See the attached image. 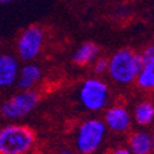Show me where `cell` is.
Returning <instances> with one entry per match:
<instances>
[{
	"label": "cell",
	"instance_id": "19",
	"mask_svg": "<svg viewBox=\"0 0 154 154\" xmlns=\"http://www.w3.org/2000/svg\"><path fill=\"white\" fill-rule=\"evenodd\" d=\"M11 2H14V0H0V4H8Z\"/></svg>",
	"mask_w": 154,
	"mask_h": 154
},
{
	"label": "cell",
	"instance_id": "12",
	"mask_svg": "<svg viewBox=\"0 0 154 154\" xmlns=\"http://www.w3.org/2000/svg\"><path fill=\"white\" fill-rule=\"evenodd\" d=\"M132 119L138 126H149L154 121V103L150 100L138 102L133 109Z\"/></svg>",
	"mask_w": 154,
	"mask_h": 154
},
{
	"label": "cell",
	"instance_id": "3",
	"mask_svg": "<svg viewBox=\"0 0 154 154\" xmlns=\"http://www.w3.org/2000/svg\"><path fill=\"white\" fill-rule=\"evenodd\" d=\"M41 102V94L34 89L21 91L11 94L0 103V119L8 122L18 121L31 115Z\"/></svg>",
	"mask_w": 154,
	"mask_h": 154
},
{
	"label": "cell",
	"instance_id": "13",
	"mask_svg": "<svg viewBox=\"0 0 154 154\" xmlns=\"http://www.w3.org/2000/svg\"><path fill=\"white\" fill-rule=\"evenodd\" d=\"M136 83L143 91H154V57L143 61L136 77Z\"/></svg>",
	"mask_w": 154,
	"mask_h": 154
},
{
	"label": "cell",
	"instance_id": "10",
	"mask_svg": "<svg viewBox=\"0 0 154 154\" xmlns=\"http://www.w3.org/2000/svg\"><path fill=\"white\" fill-rule=\"evenodd\" d=\"M127 148L132 154H150L152 136L143 130L133 131L127 138Z\"/></svg>",
	"mask_w": 154,
	"mask_h": 154
},
{
	"label": "cell",
	"instance_id": "4",
	"mask_svg": "<svg viewBox=\"0 0 154 154\" xmlns=\"http://www.w3.org/2000/svg\"><path fill=\"white\" fill-rule=\"evenodd\" d=\"M108 128L103 120L93 118L82 121L75 133V148L79 154H95L106 138Z\"/></svg>",
	"mask_w": 154,
	"mask_h": 154
},
{
	"label": "cell",
	"instance_id": "18",
	"mask_svg": "<svg viewBox=\"0 0 154 154\" xmlns=\"http://www.w3.org/2000/svg\"><path fill=\"white\" fill-rule=\"evenodd\" d=\"M152 136V149H150V154H154V131H153V133L150 134Z\"/></svg>",
	"mask_w": 154,
	"mask_h": 154
},
{
	"label": "cell",
	"instance_id": "5",
	"mask_svg": "<svg viewBox=\"0 0 154 154\" xmlns=\"http://www.w3.org/2000/svg\"><path fill=\"white\" fill-rule=\"evenodd\" d=\"M110 99L109 86L100 79H87L79 89V100L88 111L103 110Z\"/></svg>",
	"mask_w": 154,
	"mask_h": 154
},
{
	"label": "cell",
	"instance_id": "2",
	"mask_svg": "<svg viewBox=\"0 0 154 154\" xmlns=\"http://www.w3.org/2000/svg\"><path fill=\"white\" fill-rule=\"evenodd\" d=\"M143 65L140 53L124 48L115 51L108 59V73L110 79L118 85L127 86L136 81V77Z\"/></svg>",
	"mask_w": 154,
	"mask_h": 154
},
{
	"label": "cell",
	"instance_id": "9",
	"mask_svg": "<svg viewBox=\"0 0 154 154\" xmlns=\"http://www.w3.org/2000/svg\"><path fill=\"white\" fill-rule=\"evenodd\" d=\"M41 80H42V70L39 65L29 61L20 67L16 86L21 91L34 89V87L41 82Z\"/></svg>",
	"mask_w": 154,
	"mask_h": 154
},
{
	"label": "cell",
	"instance_id": "16",
	"mask_svg": "<svg viewBox=\"0 0 154 154\" xmlns=\"http://www.w3.org/2000/svg\"><path fill=\"white\" fill-rule=\"evenodd\" d=\"M110 154H132V153L126 147H119V148H115L114 150H111Z\"/></svg>",
	"mask_w": 154,
	"mask_h": 154
},
{
	"label": "cell",
	"instance_id": "14",
	"mask_svg": "<svg viewBox=\"0 0 154 154\" xmlns=\"http://www.w3.org/2000/svg\"><path fill=\"white\" fill-rule=\"evenodd\" d=\"M93 70L97 75H103L108 71V59L105 57H97L94 60Z\"/></svg>",
	"mask_w": 154,
	"mask_h": 154
},
{
	"label": "cell",
	"instance_id": "7",
	"mask_svg": "<svg viewBox=\"0 0 154 154\" xmlns=\"http://www.w3.org/2000/svg\"><path fill=\"white\" fill-rule=\"evenodd\" d=\"M104 124L114 133H126L132 125V114L122 104H114L104 114Z\"/></svg>",
	"mask_w": 154,
	"mask_h": 154
},
{
	"label": "cell",
	"instance_id": "8",
	"mask_svg": "<svg viewBox=\"0 0 154 154\" xmlns=\"http://www.w3.org/2000/svg\"><path fill=\"white\" fill-rule=\"evenodd\" d=\"M20 67V59L16 55L0 53V89H9L16 85Z\"/></svg>",
	"mask_w": 154,
	"mask_h": 154
},
{
	"label": "cell",
	"instance_id": "6",
	"mask_svg": "<svg viewBox=\"0 0 154 154\" xmlns=\"http://www.w3.org/2000/svg\"><path fill=\"white\" fill-rule=\"evenodd\" d=\"M44 43V32L41 26L32 25L25 28L17 37L16 54L21 61L29 63L41 54Z\"/></svg>",
	"mask_w": 154,
	"mask_h": 154
},
{
	"label": "cell",
	"instance_id": "15",
	"mask_svg": "<svg viewBox=\"0 0 154 154\" xmlns=\"http://www.w3.org/2000/svg\"><path fill=\"white\" fill-rule=\"evenodd\" d=\"M141 56H142V60L146 61V60H149L152 57H154V44H149L147 45L142 53H140Z\"/></svg>",
	"mask_w": 154,
	"mask_h": 154
},
{
	"label": "cell",
	"instance_id": "17",
	"mask_svg": "<svg viewBox=\"0 0 154 154\" xmlns=\"http://www.w3.org/2000/svg\"><path fill=\"white\" fill-rule=\"evenodd\" d=\"M56 154H76V153H75L73 150L69 149V148H64V149H60Z\"/></svg>",
	"mask_w": 154,
	"mask_h": 154
},
{
	"label": "cell",
	"instance_id": "1",
	"mask_svg": "<svg viewBox=\"0 0 154 154\" xmlns=\"http://www.w3.org/2000/svg\"><path fill=\"white\" fill-rule=\"evenodd\" d=\"M37 144V134L27 125L8 122L0 126V154H29Z\"/></svg>",
	"mask_w": 154,
	"mask_h": 154
},
{
	"label": "cell",
	"instance_id": "11",
	"mask_svg": "<svg viewBox=\"0 0 154 154\" xmlns=\"http://www.w3.org/2000/svg\"><path fill=\"white\" fill-rule=\"evenodd\" d=\"M98 55H99V47L95 43L86 42L73 53L72 61L77 66H87L97 59Z\"/></svg>",
	"mask_w": 154,
	"mask_h": 154
}]
</instances>
